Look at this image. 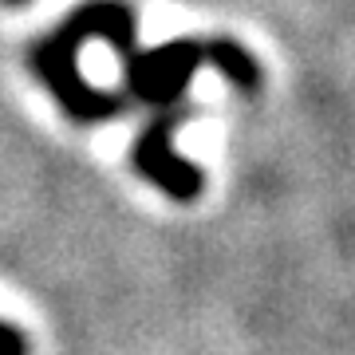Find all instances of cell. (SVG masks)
I'll return each mask as SVG.
<instances>
[{
    "label": "cell",
    "mask_w": 355,
    "mask_h": 355,
    "mask_svg": "<svg viewBox=\"0 0 355 355\" xmlns=\"http://www.w3.org/2000/svg\"><path fill=\"white\" fill-rule=\"evenodd\" d=\"M87 36H103L111 40L119 55L135 51V16L114 4V0H99V4H87L83 12H76L67 20L48 44H40L32 64L36 71L44 76V83L51 87V95L64 103L67 114L76 119H111V114L123 111V99L111 95V91H95L79 79V67H76V51Z\"/></svg>",
    "instance_id": "cell-1"
},
{
    "label": "cell",
    "mask_w": 355,
    "mask_h": 355,
    "mask_svg": "<svg viewBox=\"0 0 355 355\" xmlns=\"http://www.w3.org/2000/svg\"><path fill=\"white\" fill-rule=\"evenodd\" d=\"M0 355H24V340H20V331L8 328V324H0Z\"/></svg>",
    "instance_id": "cell-4"
},
{
    "label": "cell",
    "mask_w": 355,
    "mask_h": 355,
    "mask_svg": "<svg viewBox=\"0 0 355 355\" xmlns=\"http://www.w3.org/2000/svg\"><path fill=\"white\" fill-rule=\"evenodd\" d=\"M182 123V114H170V119H158L146 135H142L139 150H135V162H139V170L146 178H150L154 186H162L170 198H178V202H190V198H198L202 193V170L190 162H182L174 150H170V130Z\"/></svg>",
    "instance_id": "cell-3"
},
{
    "label": "cell",
    "mask_w": 355,
    "mask_h": 355,
    "mask_svg": "<svg viewBox=\"0 0 355 355\" xmlns=\"http://www.w3.org/2000/svg\"><path fill=\"white\" fill-rule=\"evenodd\" d=\"M127 83L135 91V99L150 103V107H166L174 103L186 87L193 67L217 64L241 91L261 87V67L253 64V55L241 51L237 44H198V40H178V44H162L154 51H127Z\"/></svg>",
    "instance_id": "cell-2"
}]
</instances>
